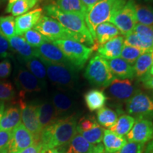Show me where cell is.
Segmentation results:
<instances>
[{"instance_id": "1", "label": "cell", "mask_w": 153, "mask_h": 153, "mask_svg": "<svg viewBox=\"0 0 153 153\" xmlns=\"http://www.w3.org/2000/svg\"><path fill=\"white\" fill-rule=\"evenodd\" d=\"M77 116L75 114L59 118L43 129L41 141L43 150L62 148L71 140L76 132Z\"/></svg>"}, {"instance_id": "2", "label": "cell", "mask_w": 153, "mask_h": 153, "mask_svg": "<svg viewBox=\"0 0 153 153\" xmlns=\"http://www.w3.org/2000/svg\"><path fill=\"white\" fill-rule=\"evenodd\" d=\"M44 11L48 16L57 20L67 29L83 38L88 46L97 50L95 42L89 32L85 20L78 15L61 11L55 4H50L44 7Z\"/></svg>"}, {"instance_id": "3", "label": "cell", "mask_w": 153, "mask_h": 153, "mask_svg": "<svg viewBox=\"0 0 153 153\" xmlns=\"http://www.w3.org/2000/svg\"><path fill=\"white\" fill-rule=\"evenodd\" d=\"M127 0H99L88 12L85 22L94 42L96 28L101 24L110 22L111 17L123 8Z\"/></svg>"}, {"instance_id": "4", "label": "cell", "mask_w": 153, "mask_h": 153, "mask_svg": "<svg viewBox=\"0 0 153 153\" xmlns=\"http://www.w3.org/2000/svg\"><path fill=\"white\" fill-rule=\"evenodd\" d=\"M34 29L46 37L51 42L56 40H72L81 43H85L83 38L64 27L57 20L48 16H42Z\"/></svg>"}, {"instance_id": "5", "label": "cell", "mask_w": 153, "mask_h": 153, "mask_svg": "<svg viewBox=\"0 0 153 153\" xmlns=\"http://www.w3.org/2000/svg\"><path fill=\"white\" fill-rule=\"evenodd\" d=\"M85 76L91 85L104 88L108 87L115 79L107 61L99 55H94L89 60Z\"/></svg>"}, {"instance_id": "6", "label": "cell", "mask_w": 153, "mask_h": 153, "mask_svg": "<svg viewBox=\"0 0 153 153\" xmlns=\"http://www.w3.org/2000/svg\"><path fill=\"white\" fill-rule=\"evenodd\" d=\"M64 53L76 70H81L91 56L94 48L72 40H56L53 41Z\"/></svg>"}, {"instance_id": "7", "label": "cell", "mask_w": 153, "mask_h": 153, "mask_svg": "<svg viewBox=\"0 0 153 153\" xmlns=\"http://www.w3.org/2000/svg\"><path fill=\"white\" fill-rule=\"evenodd\" d=\"M46 68L47 76L53 85L65 89H72L78 81L77 70L72 65L43 62Z\"/></svg>"}, {"instance_id": "8", "label": "cell", "mask_w": 153, "mask_h": 153, "mask_svg": "<svg viewBox=\"0 0 153 153\" xmlns=\"http://www.w3.org/2000/svg\"><path fill=\"white\" fill-rule=\"evenodd\" d=\"M126 111L135 118H145L153 122V99L137 90L126 102Z\"/></svg>"}, {"instance_id": "9", "label": "cell", "mask_w": 153, "mask_h": 153, "mask_svg": "<svg viewBox=\"0 0 153 153\" xmlns=\"http://www.w3.org/2000/svg\"><path fill=\"white\" fill-rule=\"evenodd\" d=\"M14 82L19 90L21 99H24L26 94L40 92L45 84L37 79L26 68L16 65Z\"/></svg>"}, {"instance_id": "10", "label": "cell", "mask_w": 153, "mask_h": 153, "mask_svg": "<svg viewBox=\"0 0 153 153\" xmlns=\"http://www.w3.org/2000/svg\"><path fill=\"white\" fill-rule=\"evenodd\" d=\"M135 7V1L129 0L123 8L111 17L109 22L115 25L120 33L124 36H127L133 32L137 24Z\"/></svg>"}, {"instance_id": "11", "label": "cell", "mask_w": 153, "mask_h": 153, "mask_svg": "<svg viewBox=\"0 0 153 153\" xmlns=\"http://www.w3.org/2000/svg\"><path fill=\"white\" fill-rule=\"evenodd\" d=\"M22 124L33 135L35 141H40L43 129L38 118V105L27 103L24 99H19Z\"/></svg>"}, {"instance_id": "12", "label": "cell", "mask_w": 153, "mask_h": 153, "mask_svg": "<svg viewBox=\"0 0 153 153\" xmlns=\"http://www.w3.org/2000/svg\"><path fill=\"white\" fill-rule=\"evenodd\" d=\"M153 139V122L145 118H135V122L126 135V140L131 142L145 143Z\"/></svg>"}, {"instance_id": "13", "label": "cell", "mask_w": 153, "mask_h": 153, "mask_svg": "<svg viewBox=\"0 0 153 153\" xmlns=\"http://www.w3.org/2000/svg\"><path fill=\"white\" fill-rule=\"evenodd\" d=\"M36 57L42 62L72 65L62 51L53 42H46L36 48ZM73 66V65H72Z\"/></svg>"}, {"instance_id": "14", "label": "cell", "mask_w": 153, "mask_h": 153, "mask_svg": "<svg viewBox=\"0 0 153 153\" xmlns=\"http://www.w3.org/2000/svg\"><path fill=\"white\" fill-rule=\"evenodd\" d=\"M108 92L111 98L118 102H127L137 91L131 79L115 78L108 86Z\"/></svg>"}, {"instance_id": "15", "label": "cell", "mask_w": 153, "mask_h": 153, "mask_svg": "<svg viewBox=\"0 0 153 153\" xmlns=\"http://www.w3.org/2000/svg\"><path fill=\"white\" fill-rule=\"evenodd\" d=\"M35 142L31 133L21 123L11 131L9 153H19Z\"/></svg>"}, {"instance_id": "16", "label": "cell", "mask_w": 153, "mask_h": 153, "mask_svg": "<svg viewBox=\"0 0 153 153\" xmlns=\"http://www.w3.org/2000/svg\"><path fill=\"white\" fill-rule=\"evenodd\" d=\"M51 103L58 119L75 114V101L70 95L65 93L62 91L53 92Z\"/></svg>"}, {"instance_id": "17", "label": "cell", "mask_w": 153, "mask_h": 153, "mask_svg": "<svg viewBox=\"0 0 153 153\" xmlns=\"http://www.w3.org/2000/svg\"><path fill=\"white\" fill-rule=\"evenodd\" d=\"M42 16H43V9L37 8L28 11L26 14L17 16L15 19L16 35L19 36H23L28 30L34 28Z\"/></svg>"}, {"instance_id": "18", "label": "cell", "mask_w": 153, "mask_h": 153, "mask_svg": "<svg viewBox=\"0 0 153 153\" xmlns=\"http://www.w3.org/2000/svg\"><path fill=\"white\" fill-rule=\"evenodd\" d=\"M13 52L18 55L19 60L23 62L36 57V50L28 44L24 38L15 36L8 40Z\"/></svg>"}, {"instance_id": "19", "label": "cell", "mask_w": 153, "mask_h": 153, "mask_svg": "<svg viewBox=\"0 0 153 153\" xmlns=\"http://www.w3.org/2000/svg\"><path fill=\"white\" fill-rule=\"evenodd\" d=\"M124 45V38L121 36H116L103 45H99L97 52L99 55L105 60H110L119 57Z\"/></svg>"}, {"instance_id": "20", "label": "cell", "mask_w": 153, "mask_h": 153, "mask_svg": "<svg viewBox=\"0 0 153 153\" xmlns=\"http://www.w3.org/2000/svg\"><path fill=\"white\" fill-rule=\"evenodd\" d=\"M115 78L120 79H133L135 77L133 66L120 57L106 60Z\"/></svg>"}, {"instance_id": "21", "label": "cell", "mask_w": 153, "mask_h": 153, "mask_svg": "<svg viewBox=\"0 0 153 153\" xmlns=\"http://www.w3.org/2000/svg\"><path fill=\"white\" fill-rule=\"evenodd\" d=\"M21 123V109L19 105H12L4 111L0 120V131H12Z\"/></svg>"}, {"instance_id": "22", "label": "cell", "mask_w": 153, "mask_h": 153, "mask_svg": "<svg viewBox=\"0 0 153 153\" xmlns=\"http://www.w3.org/2000/svg\"><path fill=\"white\" fill-rule=\"evenodd\" d=\"M94 145L76 133L68 144L63 146L62 153H90Z\"/></svg>"}, {"instance_id": "23", "label": "cell", "mask_w": 153, "mask_h": 153, "mask_svg": "<svg viewBox=\"0 0 153 153\" xmlns=\"http://www.w3.org/2000/svg\"><path fill=\"white\" fill-rule=\"evenodd\" d=\"M86 106L90 111H99L104 107L107 101L106 95L102 90L97 89L87 91L84 96Z\"/></svg>"}, {"instance_id": "24", "label": "cell", "mask_w": 153, "mask_h": 153, "mask_svg": "<svg viewBox=\"0 0 153 153\" xmlns=\"http://www.w3.org/2000/svg\"><path fill=\"white\" fill-rule=\"evenodd\" d=\"M38 118L42 129L58 119L51 101H45L38 105Z\"/></svg>"}, {"instance_id": "25", "label": "cell", "mask_w": 153, "mask_h": 153, "mask_svg": "<svg viewBox=\"0 0 153 153\" xmlns=\"http://www.w3.org/2000/svg\"><path fill=\"white\" fill-rule=\"evenodd\" d=\"M55 4L60 10L78 15L86 21L88 12L81 0H55Z\"/></svg>"}, {"instance_id": "26", "label": "cell", "mask_w": 153, "mask_h": 153, "mask_svg": "<svg viewBox=\"0 0 153 153\" xmlns=\"http://www.w3.org/2000/svg\"><path fill=\"white\" fill-rule=\"evenodd\" d=\"M104 148L106 153H116L127 143V140L110 130H105L102 139Z\"/></svg>"}, {"instance_id": "27", "label": "cell", "mask_w": 153, "mask_h": 153, "mask_svg": "<svg viewBox=\"0 0 153 153\" xmlns=\"http://www.w3.org/2000/svg\"><path fill=\"white\" fill-rule=\"evenodd\" d=\"M120 34L119 30L111 22H104L99 25L95 29L96 41L99 45H103Z\"/></svg>"}, {"instance_id": "28", "label": "cell", "mask_w": 153, "mask_h": 153, "mask_svg": "<svg viewBox=\"0 0 153 153\" xmlns=\"http://www.w3.org/2000/svg\"><path fill=\"white\" fill-rule=\"evenodd\" d=\"M153 64V60L151 53H145L141 55L135 62L133 66L135 76L141 79L149 73L151 66Z\"/></svg>"}, {"instance_id": "29", "label": "cell", "mask_w": 153, "mask_h": 153, "mask_svg": "<svg viewBox=\"0 0 153 153\" xmlns=\"http://www.w3.org/2000/svg\"><path fill=\"white\" fill-rule=\"evenodd\" d=\"M135 122V118L133 116L123 114L118 118L117 121L108 130L120 136H124L131 131Z\"/></svg>"}, {"instance_id": "30", "label": "cell", "mask_w": 153, "mask_h": 153, "mask_svg": "<svg viewBox=\"0 0 153 153\" xmlns=\"http://www.w3.org/2000/svg\"><path fill=\"white\" fill-rule=\"evenodd\" d=\"M133 32L146 46L149 53H152L153 51V26L137 24L134 28Z\"/></svg>"}, {"instance_id": "31", "label": "cell", "mask_w": 153, "mask_h": 153, "mask_svg": "<svg viewBox=\"0 0 153 153\" xmlns=\"http://www.w3.org/2000/svg\"><path fill=\"white\" fill-rule=\"evenodd\" d=\"M135 16L138 24L153 26V8L144 4H135Z\"/></svg>"}, {"instance_id": "32", "label": "cell", "mask_w": 153, "mask_h": 153, "mask_svg": "<svg viewBox=\"0 0 153 153\" xmlns=\"http://www.w3.org/2000/svg\"><path fill=\"white\" fill-rule=\"evenodd\" d=\"M118 118V113L108 107H103L97 113V123L101 126L108 128L114 125Z\"/></svg>"}, {"instance_id": "33", "label": "cell", "mask_w": 153, "mask_h": 153, "mask_svg": "<svg viewBox=\"0 0 153 153\" xmlns=\"http://www.w3.org/2000/svg\"><path fill=\"white\" fill-rule=\"evenodd\" d=\"M38 2V0H17L9 8H7L6 11L11 13L14 16H19L33 9Z\"/></svg>"}, {"instance_id": "34", "label": "cell", "mask_w": 153, "mask_h": 153, "mask_svg": "<svg viewBox=\"0 0 153 153\" xmlns=\"http://www.w3.org/2000/svg\"><path fill=\"white\" fill-rule=\"evenodd\" d=\"M26 65V68L40 81H44L46 78L47 72L46 68L40 59L38 57H33L24 62Z\"/></svg>"}, {"instance_id": "35", "label": "cell", "mask_w": 153, "mask_h": 153, "mask_svg": "<svg viewBox=\"0 0 153 153\" xmlns=\"http://www.w3.org/2000/svg\"><path fill=\"white\" fill-rule=\"evenodd\" d=\"M0 31L2 36L8 40L16 36L15 19L14 16H0Z\"/></svg>"}, {"instance_id": "36", "label": "cell", "mask_w": 153, "mask_h": 153, "mask_svg": "<svg viewBox=\"0 0 153 153\" xmlns=\"http://www.w3.org/2000/svg\"><path fill=\"white\" fill-rule=\"evenodd\" d=\"M104 130L97 123L89 131L79 133L82 137L92 145L99 144L102 141Z\"/></svg>"}, {"instance_id": "37", "label": "cell", "mask_w": 153, "mask_h": 153, "mask_svg": "<svg viewBox=\"0 0 153 153\" xmlns=\"http://www.w3.org/2000/svg\"><path fill=\"white\" fill-rule=\"evenodd\" d=\"M24 38L30 46L38 48L46 42H51L46 37L42 35L35 29H30L26 31L24 35Z\"/></svg>"}, {"instance_id": "38", "label": "cell", "mask_w": 153, "mask_h": 153, "mask_svg": "<svg viewBox=\"0 0 153 153\" xmlns=\"http://www.w3.org/2000/svg\"><path fill=\"white\" fill-rule=\"evenodd\" d=\"M145 53L144 51L137 48L124 45L121 53H120V57H121L120 58L123 59L129 64L132 65L135 63L137 59Z\"/></svg>"}, {"instance_id": "39", "label": "cell", "mask_w": 153, "mask_h": 153, "mask_svg": "<svg viewBox=\"0 0 153 153\" xmlns=\"http://www.w3.org/2000/svg\"><path fill=\"white\" fill-rule=\"evenodd\" d=\"M16 94V89L10 82L0 79V101L3 102L11 101Z\"/></svg>"}, {"instance_id": "40", "label": "cell", "mask_w": 153, "mask_h": 153, "mask_svg": "<svg viewBox=\"0 0 153 153\" xmlns=\"http://www.w3.org/2000/svg\"><path fill=\"white\" fill-rule=\"evenodd\" d=\"M97 123V120L91 116H84L82 117L76 124V132L81 133L90 130Z\"/></svg>"}, {"instance_id": "41", "label": "cell", "mask_w": 153, "mask_h": 153, "mask_svg": "<svg viewBox=\"0 0 153 153\" xmlns=\"http://www.w3.org/2000/svg\"><path fill=\"white\" fill-rule=\"evenodd\" d=\"M124 45L137 48L144 51L145 53H149L146 46L140 41V40L133 31L126 36L125 39H124Z\"/></svg>"}, {"instance_id": "42", "label": "cell", "mask_w": 153, "mask_h": 153, "mask_svg": "<svg viewBox=\"0 0 153 153\" xmlns=\"http://www.w3.org/2000/svg\"><path fill=\"white\" fill-rule=\"evenodd\" d=\"M144 149V144L127 141L123 148L116 153H143Z\"/></svg>"}, {"instance_id": "43", "label": "cell", "mask_w": 153, "mask_h": 153, "mask_svg": "<svg viewBox=\"0 0 153 153\" xmlns=\"http://www.w3.org/2000/svg\"><path fill=\"white\" fill-rule=\"evenodd\" d=\"M14 52L11 48L8 39L0 33V58L13 57Z\"/></svg>"}, {"instance_id": "44", "label": "cell", "mask_w": 153, "mask_h": 153, "mask_svg": "<svg viewBox=\"0 0 153 153\" xmlns=\"http://www.w3.org/2000/svg\"><path fill=\"white\" fill-rule=\"evenodd\" d=\"M11 131H0V153H9Z\"/></svg>"}, {"instance_id": "45", "label": "cell", "mask_w": 153, "mask_h": 153, "mask_svg": "<svg viewBox=\"0 0 153 153\" xmlns=\"http://www.w3.org/2000/svg\"><path fill=\"white\" fill-rule=\"evenodd\" d=\"M12 64L9 59L6 58L0 62V79H5L11 75Z\"/></svg>"}, {"instance_id": "46", "label": "cell", "mask_w": 153, "mask_h": 153, "mask_svg": "<svg viewBox=\"0 0 153 153\" xmlns=\"http://www.w3.org/2000/svg\"><path fill=\"white\" fill-rule=\"evenodd\" d=\"M43 150V145L41 141H35L30 146L24 149L19 153H41Z\"/></svg>"}, {"instance_id": "47", "label": "cell", "mask_w": 153, "mask_h": 153, "mask_svg": "<svg viewBox=\"0 0 153 153\" xmlns=\"http://www.w3.org/2000/svg\"><path fill=\"white\" fill-rule=\"evenodd\" d=\"M140 81H141V82H142L143 87L145 88L153 90V76L148 74L146 76H145L144 77L142 78V79H140Z\"/></svg>"}, {"instance_id": "48", "label": "cell", "mask_w": 153, "mask_h": 153, "mask_svg": "<svg viewBox=\"0 0 153 153\" xmlns=\"http://www.w3.org/2000/svg\"><path fill=\"white\" fill-rule=\"evenodd\" d=\"M81 1L84 4V5L85 6L86 8H87V12H89L99 0H81Z\"/></svg>"}, {"instance_id": "49", "label": "cell", "mask_w": 153, "mask_h": 153, "mask_svg": "<svg viewBox=\"0 0 153 153\" xmlns=\"http://www.w3.org/2000/svg\"><path fill=\"white\" fill-rule=\"evenodd\" d=\"M90 153H106V152H105L104 145L101 144V143H99V144L94 145V147L92 150H91Z\"/></svg>"}, {"instance_id": "50", "label": "cell", "mask_w": 153, "mask_h": 153, "mask_svg": "<svg viewBox=\"0 0 153 153\" xmlns=\"http://www.w3.org/2000/svg\"><path fill=\"white\" fill-rule=\"evenodd\" d=\"M144 153H153V139L149 142L147 145Z\"/></svg>"}, {"instance_id": "51", "label": "cell", "mask_w": 153, "mask_h": 153, "mask_svg": "<svg viewBox=\"0 0 153 153\" xmlns=\"http://www.w3.org/2000/svg\"><path fill=\"white\" fill-rule=\"evenodd\" d=\"M43 153H62V151L61 149L59 148H53L51 150H43Z\"/></svg>"}, {"instance_id": "52", "label": "cell", "mask_w": 153, "mask_h": 153, "mask_svg": "<svg viewBox=\"0 0 153 153\" xmlns=\"http://www.w3.org/2000/svg\"><path fill=\"white\" fill-rule=\"evenodd\" d=\"M4 102L0 101V120H1V118L2 117V115L4 114Z\"/></svg>"}, {"instance_id": "53", "label": "cell", "mask_w": 153, "mask_h": 153, "mask_svg": "<svg viewBox=\"0 0 153 153\" xmlns=\"http://www.w3.org/2000/svg\"><path fill=\"white\" fill-rule=\"evenodd\" d=\"M140 1H142L143 3L145 4H152L153 3V0H140Z\"/></svg>"}, {"instance_id": "54", "label": "cell", "mask_w": 153, "mask_h": 153, "mask_svg": "<svg viewBox=\"0 0 153 153\" xmlns=\"http://www.w3.org/2000/svg\"><path fill=\"white\" fill-rule=\"evenodd\" d=\"M16 1H17V0H9V3H8V5H7V8H9V7H10L11 4H14Z\"/></svg>"}, {"instance_id": "55", "label": "cell", "mask_w": 153, "mask_h": 153, "mask_svg": "<svg viewBox=\"0 0 153 153\" xmlns=\"http://www.w3.org/2000/svg\"><path fill=\"white\" fill-rule=\"evenodd\" d=\"M148 74H150V75L153 76V64H152V65L151 66V68L150 69V71H149V73Z\"/></svg>"}, {"instance_id": "56", "label": "cell", "mask_w": 153, "mask_h": 153, "mask_svg": "<svg viewBox=\"0 0 153 153\" xmlns=\"http://www.w3.org/2000/svg\"><path fill=\"white\" fill-rule=\"evenodd\" d=\"M151 98L153 99V90L152 91V92H151Z\"/></svg>"}, {"instance_id": "57", "label": "cell", "mask_w": 153, "mask_h": 153, "mask_svg": "<svg viewBox=\"0 0 153 153\" xmlns=\"http://www.w3.org/2000/svg\"><path fill=\"white\" fill-rule=\"evenodd\" d=\"M151 56H152V60H153V51H152V53H151Z\"/></svg>"}, {"instance_id": "58", "label": "cell", "mask_w": 153, "mask_h": 153, "mask_svg": "<svg viewBox=\"0 0 153 153\" xmlns=\"http://www.w3.org/2000/svg\"><path fill=\"white\" fill-rule=\"evenodd\" d=\"M2 1H7V0H2Z\"/></svg>"}, {"instance_id": "59", "label": "cell", "mask_w": 153, "mask_h": 153, "mask_svg": "<svg viewBox=\"0 0 153 153\" xmlns=\"http://www.w3.org/2000/svg\"><path fill=\"white\" fill-rule=\"evenodd\" d=\"M41 153H43V150H42V152H41Z\"/></svg>"}, {"instance_id": "60", "label": "cell", "mask_w": 153, "mask_h": 153, "mask_svg": "<svg viewBox=\"0 0 153 153\" xmlns=\"http://www.w3.org/2000/svg\"><path fill=\"white\" fill-rule=\"evenodd\" d=\"M0 33H1V31H0ZM1 35H2V34H1Z\"/></svg>"}]
</instances>
